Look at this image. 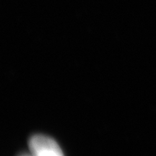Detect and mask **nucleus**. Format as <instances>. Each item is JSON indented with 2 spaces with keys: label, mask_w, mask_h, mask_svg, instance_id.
Here are the masks:
<instances>
[{
  "label": "nucleus",
  "mask_w": 156,
  "mask_h": 156,
  "mask_svg": "<svg viewBox=\"0 0 156 156\" xmlns=\"http://www.w3.org/2000/svg\"><path fill=\"white\" fill-rule=\"evenodd\" d=\"M29 145L33 156H64L58 144L47 136H34L30 140Z\"/></svg>",
  "instance_id": "nucleus-1"
},
{
  "label": "nucleus",
  "mask_w": 156,
  "mask_h": 156,
  "mask_svg": "<svg viewBox=\"0 0 156 156\" xmlns=\"http://www.w3.org/2000/svg\"><path fill=\"white\" fill-rule=\"evenodd\" d=\"M23 156H33V155H23Z\"/></svg>",
  "instance_id": "nucleus-2"
}]
</instances>
